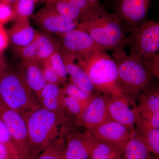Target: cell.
<instances>
[{"mask_svg": "<svg viewBox=\"0 0 159 159\" xmlns=\"http://www.w3.org/2000/svg\"><path fill=\"white\" fill-rule=\"evenodd\" d=\"M77 28L87 32L100 50L113 53L125 50L126 35L122 22L98 1L81 16Z\"/></svg>", "mask_w": 159, "mask_h": 159, "instance_id": "cell-1", "label": "cell"}, {"mask_svg": "<svg viewBox=\"0 0 159 159\" xmlns=\"http://www.w3.org/2000/svg\"><path fill=\"white\" fill-rule=\"evenodd\" d=\"M22 116L27 124L34 159L61 136L63 125L71 120L68 115L57 113L43 107Z\"/></svg>", "mask_w": 159, "mask_h": 159, "instance_id": "cell-2", "label": "cell"}, {"mask_svg": "<svg viewBox=\"0 0 159 159\" xmlns=\"http://www.w3.org/2000/svg\"><path fill=\"white\" fill-rule=\"evenodd\" d=\"M77 61L88 75L97 93L108 98L125 97L118 82L116 63L106 51L97 49L88 58Z\"/></svg>", "mask_w": 159, "mask_h": 159, "instance_id": "cell-3", "label": "cell"}, {"mask_svg": "<svg viewBox=\"0 0 159 159\" xmlns=\"http://www.w3.org/2000/svg\"><path fill=\"white\" fill-rule=\"evenodd\" d=\"M0 100L21 115L42 107L37 96L19 72L7 70L0 75Z\"/></svg>", "mask_w": 159, "mask_h": 159, "instance_id": "cell-4", "label": "cell"}, {"mask_svg": "<svg viewBox=\"0 0 159 159\" xmlns=\"http://www.w3.org/2000/svg\"><path fill=\"white\" fill-rule=\"evenodd\" d=\"M118 70V82L127 99L141 95L152 83V77L143 63L126 54L125 50L113 53Z\"/></svg>", "mask_w": 159, "mask_h": 159, "instance_id": "cell-5", "label": "cell"}, {"mask_svg": "<svg viewBox=\"0 0 159 159\" xmlns=\"http://www.w3.org/2000/svg\"><path fill=\"white\" fill-rule=\"evenodd\" d=\"M125 46L129 50V55L146 65L159 54V23L155 20L147 22L136 28L125 30Z\"/></svg>", "mask_w": 159, "mask_h": 159, "instance_id": "cell-6", "label": "cell"}, {"mask_svg": "<svg viewBox=\"0 0 159 159\" xmlns=\"http://www.w3.org/2000/svg\"><path fill=\"white\" fill-rule=\"evenodd\" d=\"M0 116L9 129L20 159H34L27 124L21 114L9 108L0 100Z\"/></svg>", "mask_w": 159, "mask_h": 159, "instance_id": "cell-7", "label": "cell"}, {"mask_svg": "<svg viewBox=\"0 0 159 159\" xmlns=\"http://www.w3.org/2000/svg\"><path fill=\"white\" fill-rule=\"evenodd\" d=\"M113 13L125 30L139 27L148 20L152 0H112Z\"/></svg>", "mask_w": 159, "mask_h": 159, "instance_id": "cell-8", "label": "cell"}, {"mask_svg": "<svg viewBox=\"0 0 159 159\" xmlns=\"http://www.w3.org/2000/svg\"><path fill=\"white\" fill-rule=\"evenodd\" d=\"M58 37L60 47L77 59H87L99 49L87 32L77 27Z\"/></svg>", "mask_w": 159, "mask_h": 159, "instance_id": "cell-9", "label": "cell"}, {"mask_svg": "<svg viewBox=\"0 0 159 159\" xmlns=\"http://www.w3.org/2000/svg\"><path fill=\"white\" fill-rule=\"evenodd\" d=\"M35 25L44 33L57 36L73 30L79 21H73L65 18L51 6L46 4L32 16Z\"/></svg>", "mask_w": 159, "mask_h": 159, "instance_id": "cell-10", "label": "cell"}, {"mask_svg": "<svg viewBox=\"0 0 159 159\" xmlns=\"http://www.w3.org/2000/svg\"><path fill=\"white\" fill-rule=\"evenodd\" d=\"M89 131L97 139L124 148L137 133L134 129L112 120Z\"/></svg>", "mask_w": 159, "mask_h": 159, "instance_id": "cell-11", "label": "cell"}, {"mask_svg": "<svg viewBox=\"0 0 159 159\" xmlns=\"http://www.w3.org/2000/svg\"><path fill=\"white\" fill-rule=\"evenodd\" d=\"M108 97L98 94L89 102L84 111L81 122L87 130L93 129L111 120L108 110Z\"/></svg>", "mask_w": 159, "mask_h": 159, "instance_id": "cell-12", "label": "cell"}, {"mask_svg": "<svg viewBox=\"0 0 159 159\" xmlns=\"http://www.w3.org/2000/svg\"><path fill=\"white\" fill-rule=\"evenodd\" d=\"M95 139L89 130L82 134H69L66 140V159H90Z\"/></svg>", "mask_w": 159, "mask_h": 159, "instance_id": "cell-13", "label": "cell"}, {"mask_svg": "<svg viewBox=\"0 0 159 159\" xmlns=\"http://www.w3.org/2000/svg\"><path fill=\"white\" fill-rule=\"evenodd\" d=\"M108 110L112 120L130 128H134L139 116L138 107L131 108L129 101L125 97L108 98Z\"/></svg>", "mask_w": 159, "mask_h": 159, "instance_id": "cell-14", "label": "cell"}, {"mask_svg": "<svg viewBox=\"0 0 159 159\" xmlns=\"http://www.w3.org/2000/svg\"><path fill=\"white\" fill-rule=\"evenodd\" d=\"M59 51L62 56L65 65L67 74L69 76L70 81L83 90L93 93L96 91L93 83L88 75L80 65L75 62L76 58L59 47Z\"/></svg>", "mask_w": 159, "mask_h": 159, "instance_id": "cell-15", "label": "cell"}, {"mask_svg": "<svg viewBox=\"0 0 159 159\" xmlns=\"http://www.w3.org/2000/svg\"><path fill=\"white\" fill-rule=\"evenodd\" d=\"M19 72L29 88L38 98L47 84L43 74L42 63L37 61L22 60Z\"/></svg>", "mask_w": 159, "mask_h": 159, "instance_id": "cell-16", "label": "cell"}, {"mask_svg": "<svg viewBox=\"0 0 159 159\" xmlns=\"http://www.w3.org/2000/svg\"><path fill=\"white\" fill-rule=\"evenodd\" d=\"M66 96L60 85L47 83L38 98L42 107L57 113L68 115L64 105Z\"/></svg>", "mask_w": 159, "mask_h": 159, "instance_id": "cell-17", "label": "cell"}, {"mask_svg": "<svg viewBox=\"0 0 159 159\" xmlns=\"http://www.w3.org/2000/svg\"><path fill=\"white\" fill-rule=\"evenodd\" d=\"M15 20V23L8 31L9 43L12 48L29 45L37 37L39 31L31 25L28 19Z\"/></svg>", "mask_w": 159, "mask_h": 159, "instance_id": "cell-18", "label": "cell"}, {"mask_svg": "<svg viewBox=\"0 0 159 159\" xmlns=\"http://www.w3.org/2000/svg\"><path fill=\"white\" fill-rule=\"evenodd\" d=\"M139 115L159 113V87L152 83L140 95Z\"/></svg>", "mask_w": 159, "mask_h": 159, "instance_id": "cell-19", "label": "cell"}, {"mask_svg": "<svg viewBox=\"0 0 159 159\" xmlns=\"http://www.w3.org/2000/svg\"><path fill=\"white\" fill-rule=\"evenodd\" d=\"M150 152L144 139L136 133L125 145L123 159H150Z\"/></svg>", "mask_w": 159, "mask_h": 159, "instance_id": "cell-20", "label": "cell"}, {"mask_svg": "<svg viewBox=\"0 0 159 159\" xmlns=\"http://www.w3.org/2000/svg\"><path fill=\"white\" fill-rule=\"evenodd\" d=\"M35 40L37 43L38 61L42 63L59 49L58 41L50 34L39 32Z\"/></svg>", "mask_w": 159, "mask_h": 159, "instance_id": "cell-21", "label": "cell"}, {"mask_svg": "<svg viewBox=\"0 0 159 159\" xmlns=\"http://www.w3.org/2000/svg\"><path fill=\"white\" fill-rule=\"evenodd\" d=\"M123 151L124 148L96 138L91 151L90 159H118L122 156Z\"/></svg>", "mask_w": 159, "mask_h": 159, "instance_id": "cell-22", "label": "cell"}, {"mask_svg": "<svg viewBox=\"0 0 159 159\" xmlns=\"http://www.w3.org/2000/svg\"><path fill=\"white\" fill-rule=\"evenodd\" d=\"M47 5L57 11L67 20L79 21L82 15L81 11L70 2V0H49Z\"/></svg>", "mask_w": 159, "mask_h": 159, "instance_id": "cell-23", "label": "cell"}, {"mask_svg": "<svg viewBox=\"0 0 159 159\" xmlns=\"http://www.w3.org/2000/svg\"><path fill=\"white\" fill-rule=\"evenodd\" d=\"M35 159H66L65 139L61 136L44 148Z\"/></svg>", "mask_w": 159, "mask_h": 159, "instance_id": "cell-24", "label": "cell"}, {"mask_svg": "<svg viewBox=\"0 0 159 159\" xmlns=\"http://www.w3.org/2000/svg\"><path fill=\"white\" fill-rule=\"evenodd\" d=\"M139 134L143 138L151 152L157 157L159 155V128H152L136 122Z\"/></svg>", "mask_w": 159, "mask_h": 159, "instance_id": "cell-25", "label": "cell"}, {"mask_svg": "<svg viewBox=\"0 0 159 159\" xmlns=\"http://www.w3.org/2000/svg\"><path fill=\"white\" fill-rule=\"evenodd\" d=\"M63 88L66 96L77 99L85 107L87 106L95 95L94 93L83 90L70 81L65 84L64 87Z\"/></svg>", "mask_w": 159, "mask_h": 159, "instance_id": "cell-26", "label": "cell"}, {"mask_svg": "<svg viewBox=\"0 0 159 159\" xmlns=\"http://www.w3.org/2000/svg\"><path fill=\"white\" fill-rule=\"evenodd\" d=\"M0 143L6 146L13 159H20L9 129L0 116Z\"/></svg>", "mask_w": 159, "mask_h": 159, "instance_id": "cell-27", "label": "cell"}, {"mask_svg": "<svg viewBox=\"0 0 159 159\" xmlns=\"http://www.w3.org/2000/svg\"><path fill=\"white\" fill-rule=\"evenodd\" d=\"M37 0H17L14 3L13 9L15 19H28L32 15Z\"/></svg>", "mask_w": 159, "mask_h": 159, "instance_id": "cell-28", "label": "cell"}, {"mask_svg": "<svg viewBox=\"0 0 159 159\" xmlns=\"http://www.w3.org/2000/svg\"><path fill=\"white\" fill-rule=\"evenodd\" d=\"M59 50V49H58ZM49 66L59 76L63 84H65L67 80V74L64 61L59 50L52 54L47 61Z\"/></svg>", "mask_w": 159, "mask_h": 159, "instance_id": "cell-29", "label": "cell"}, {"mask_svg": "<svg viewBox=\"0 0 159 159\" xmlns=\"http://www.w3.org/2000/svg\"><path fill=\"white\" fill-rule=\"evenodd\" d=\"M64 105L67 114L76 117L80 121L85 109V106L77 99L67 96L65 97Z\"/></svg>", "mask_w": 159, "mask_h": 159, "instance_id": "cell-30", "label": "cell"}, {"mask_svg": "<svg viewBox=\"0 0 159 159\" xmlns=\"http://www.w3.org/2000/svg\"><path fill=\"white\" fill-rule=\"evenodd\" d=\"M43 71L44 77L47 83L58 85L63 84L58 75L48 63H43Z\"/></svg>", "mask_w": 159, "mask_h": 159, "instance_id": "cell-31", "label": "cell"}, {"mask_svg": "<svg viewBox=\"0 0 159 159\" xmlns=\"http://www.w3.org/2000/svg\"><path fill=\"white\" fill-rule=\"evenodd\" d=\"M15 19L13 8L10 4L0 1V25H5Z\"/></svg>", "mask_w": 159, "mask_h": 159, "instance_id": "cell-32", "label": "cell"}, {"mask_svg": "<svg viewBox=\"0 0 159 159\" xmlns=\"http://www.w3.org/2000/svg\"><path fill=\"white\" fill-rule=\"evenodd\" d=\"M153 77L159 79V54H157L145 65Z\"/></svg>", "mask_w": 159, "mask_h": 159, "instance_id": "cell-33", "label": "cell"}, {"mask_svg": "<svg viewBox=\"0 0 159 159\" xmlns=\"http://www.w3.org/2000/svg\"><path fill=\"white\" fill-rule=\"evenodd\" d=\"M77 9L81 11L82 15L88 10L97 1L94 2H90L87 0H70Z\"/></svg>", "mask_w": 159, "mask_h": 159, "instance_id": "cell-34", "label": "cell"}, {"mask_svg": "<svg viewBox=\"0 0 159 159\" xmlns=\"http://www.w3.org/2000/svg\"><path fill=\"white\" fill-rule=\"evenodd\" d=\"M9 43L8 31H6L2 25H0V51H4Z\"/></svg>", "mask_w": 159, "mask_h": 159, "instance_id": "cell-35", "label": "cell"}, {"mask_svg": "<svg viewBox=\"0 0 159 159\" xmlns=\"http://www.w3.org/2000/svg\"><path fill=\"white\" fill-rule=\"evenodd\" d=\"M0 159H13L6 146L1 143H0Z\"/></svg>", "mask_w": 159, "mask_h": 159, "instance_id": "cell-36", "label": "cell"}, {"mask_svg": "<svg viewBox=\"0 0 159 159\" xmlns=\"http://www.w3.org/2000/svg\"><path fill=\"white\" fill-rule=\"evenodd\" d=\"M7 70V63L3 56L2 51H0V75Z\"/></svg>", "mask_w": 159, "mask_h": 159, "instance_id": "cell-37", "label": "cell"}, {"mask_svg": "<svg viewBox=\"0 0 159 159\" xmlns=\"http://www.w3.org/2000/svg\"><path fill=\"white\" fill-rule=\"evenodd\" d=\"M3 2H5L8 3V4H10L11 3H15L16 2L17 0H2Z\"/></svg>", "mask_w": 159, "mask_h": 159, "instance_id": "cell-38", "label": "cell"}, {"mask_svg": "<svg viewBox=\"0 0 159 159\" xmlns=\"http://www.w3.org/2000/svg\"><path fill=\"white\" fill-rule=\"evenodd\" d=\"M87 1L90 2H96V1H98V0H87Z\"/></svg>", "mask_w": 159, "mask_h": 159, "instance_id": "cell-39", "label": "cell"}, {"mask_svg": "<svg viewBox=\"0 0 159 159\" xmlns=\"http://www.w3.org/2000/svg\"><path fill=\"white\" fill-rule=\"evenodd\" d=\"M37 2L38 1H40V2H47L49 0H37Z\"/></svg>", "mask_w": 159, "mask_h": 159, "instance_id": "cell-40", "label": "cell"}, {"mask_svg": "<svg viewBox=\"0 0 159 159\" xmlns=\"http://www.w3.org/2000/svg\"><path fill=\"white\" fill-rule=\"evenodd\" d=\"M118 159H124L122 158V156H121V157H119V158H118Z\"/></svg>", "mask_w": 159, "mask_h": 159, "instance_id": "cell-41", "label": "cell"}]
</instances>
